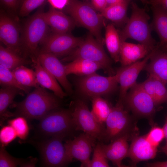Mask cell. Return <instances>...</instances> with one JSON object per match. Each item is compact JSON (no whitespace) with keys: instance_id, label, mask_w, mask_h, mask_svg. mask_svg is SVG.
<instances>
[{"instance_id":"1","label":"cell","mask_w":167,"mask_h":167,"mask_svg":"<svg viewBox=\"0 0 167 167\" xmlns=\"http://www.w3.org/2000/svg\"><path fill=\"white\" fill-rule=\"evenodd\" d=\"M61 99L39 86L28 93L21 101H14L10 106L15 108V111L9 112L8 117L21 116L27 119L40 120L49 112L58 109L61 104Z\"/></svg>"},{"instance_id":"2","label":"cell","mask_w":167,"mask_h":167,"mask_svg":"<svg viewBox=\"0 0 167 167\" xmlns=\"http://www.w3.org/2000/svg\"><path fill=\"white\" fill-rule=\"evenodd\" d=\"M43 6L25 22L21 36L23 56L31 60L37 58L39 46L50 33L44 17Z\"/></svg>"},{"instance_id":"3","label":"cell","mask_w":167,"mask_h":167,"mask_svg":"<svg viewBox=\"0 0 167 167\" xmlns=\"http://www.w3.org/2000/svg\"><path fill=\"white\" fill-rule=\"evenodd\" d=\"M131 17L119 32L121 41H125L129 38L133 39L152 50L157 43L151 34L152 30L148 23L149 15L145 9L139 7L135 2L131 3Z\"/></svg>"},{"instance_id":"4","label":"cell","mask_w":167,"mask_h":167,"mask_svg":"<svg viewBox=\"0 0 167 167\" xmlns=\"http://www.w3.org/2000/svg\"><path fill=\"white\" fill-rule=\"evenodd\" d=\"M75 22L88 29L100 43L103 44L105 40L101 31L104 26V17L88 4L78 0H69L64 8Z\"/></svg>"},{"instance_id":"5","label":"cell","mask_w":167,"mask_h":167,"mask_svg":"<svg viewBox=\"0 0 167 167\" xmlns=\"http://www.w3.org/2000/svg\"><path fill=\"white\" fill-rule=\"evenodd\" d=\"M103 45L90 33L77 48L62 61L71 62L77 58L86 59L100 65L109 76L114 75L115 73L112 67L111 60L105 53Z\"/></svg>"},{"instance_id":"6","label":"cell","mask_w":167,"mask_h":167,"mask_svg":"<svg viewBox=\"0 0 167 167\" xmlns=\"http://www.w3.org/2000/svg\"><path fill=\"white\" fill-rule=\"evenodd\" d=\"M70 109L76 131H81L96 140H104L105 128L95 118L83 100L75 101Z\"/></svg>"},{"instance_id":"7","label":"cell","mask_w":167,"mask_h":167,"mask_svg":"<svg viewBox=\"0 0 167 167\" xmlns=\"http://www.w3.org/2000/svg\"><path fill=\"white\" fill-rule=\"evenodd\" d=\"M49 112L40 119L38 128L43 134L64 137L75 130L70 109H58Z\"/></svg>"},{"instance_id":"8","label":"cell","mask_w":167,"mask_h":167,"mask_svg":"<svg viewBox=\"0 0 167 167\" xmlns=\"http://www.w3.org/2000/svg\"><path fill=\"white\" fill-rule=\"evenodd\" d=\"M118 84L115 75L104 76L95 72L82 76L77 81V86L82 95L92 99L112 93L116 89Z\"/></svg>"},{"instance_id":"9","label":"cell","mask_w":167,"mask_h":167,"mask_svg":"<svg viewBox=\"0 0 167 167\" xmlns=\"http://www.w3.org/2000/svg\"><path fill=\"white\" fill-rule=\"evenodd\" d=\"M83 40L69 33L50 32L40 45L39 53L51 54L58 58L67 56L77 48Z\"/></svg>"},{"instance_id":"10","label":"cell","mask_w":167,"mask_h":167,"mask_svg":"<svg viewBox=\"0 0 167 167\" xmlns=\"http://www.w3.org/2000/svg\"><path fill=\"white\" fill-rule=\"evenodd\" d=\"M124 104V101L118 99L115 106L112 107L105 123L104 140L112 142L128 133L131 121Z\"/></svg>"},{"instance_id":"11","label":"cell","mask_w":167,"mask_h":167,"mask_svg":"<svg viewBox=\"0 0 167 167\" xmlns=\"http://www.w3.org/2000/svg\"><path fill=\"white\" fill-rule=\"evenodd\" d=\"M62 136L52 137L40 144V150L44 165L64 167L71 162L66 154Z\"/></svg>"},{"instance_id":"12","label":"cell","mask_w":167,"mask_h":167,"mask_svg":"<svg viewBox=\"0 0 167 167\" xmlns=\"http://www.w3.org/2000/svg\"><path fill=\"white\" fill-rule=\"evenodd\" d=\"M96 139L83 132L64 143L67 156L71 162L74 159L81 162V167H90V156Z\"/></svg>"},{"instance_id":"13","label":"cell","mask_w":167,"mask_h":167,"mask_svg":"<svg viewBox=\"0 0 167 167\" xmlns=\"http://www.w3.org/2000/svg\"><path fill=\"white\" fill-rule=\"evenodd\" d=\"M124 102L135 113L143 116H150L155 111V103L150 96L136 83L130 89Z\"/></svg>"},{"instance_id":"14","label":"cell","mask_w":167,"mask_h":167,"mask_svg":"<svg viewBox=\"0 0 167 167\" xmlns=\"http://www.w3.org/2000/svg\"><path fill=\"white\" fill-rule=\"evenodd\" d=\"M0 40L5 47L23 57L19 26L2 10L0 15Z\"/></svg>"},{"instance_id":"15","label":"cell","mask_w":167,"mask_h":167,"mask_svg":"<svg viewBox=\"0 0 167 167\" xmlns=\"http://www.w3.org/2000/svg\"><path fill=\"white\" fill-rule=\"evenodd\" d=\"M153 50L141 61H137L130 65L121 66L115 74L120 84L119 99L124 100L128 90L136 82L139 74L149 60Z\"/></svg>"},{"instance_id":"16","label":"cell","mask_w":167,"mask_h":167,"mask_svg":"<svg viewBox=\"0 0 167 167\" xmlns=\"http://www.w3.org/2000/svg\"><path fill=\"white\" fill-rule=\"evenodd\" d=\"M37 58L43 67L55 78L67 94L71 95L72 86L67 78L64 65L58 58L51 54L39 53Z\"/></svg>"},{"instance_id":"17","label":"cell","mask_w":167,"mask_h":167,"mask_svg":"<svg viewBox=\"0 0 167 167\" xmlns=\"http://www.w3.org/2000/svg\"><path fill=\"white\" fill-rule=\"evenodd\" d=\"M148 63L144 69L149 75L167 84V50L160 46L157 43L152 51Z\"/></svg>"},{"instance_id":"18","label":"cell","mask_w":167,"mask_h":167,"mask_svg":"<svg viewBox=\"0 0 167 167\" xmlns=\"http://www.w3.org/2000/svg\"><path fill=\"white\" fill-rule=\"evenodd\" d=\"M157 148L148 141L145 135L136 136L132 139L127 157L135 164L153 159L156 155Z\"/></svg>"},{"instance_id":"19","label":"cell","mask_w":167,"mask_h":167,"mask_svg":"<svg viewBox=\"0 0 167 167\" xmlns=\"http://www.w3.org/2000/svg\"><path fill=\"white\" fill-rule=\"evenodd\" d=\"M129 135L127 133L111 142L108 144L100 142L101 149L107 159L118 167L124 166L122 162L127 157L129 148L127 143Z\"/></svg>"},{"instance_id":"20","label":"cell","mask_w":167,"mask_h":167,"mask_svg":"<svg viewBox=\"0 0 167 167\" xmlns=\"http://www.w3.org/2000/svg\"><path fill=\"white\" fill-rule=\"evenodd\" d=\"M44 17L50 30L54 32L68 33L75 26V22L71 17L51 6L47 11L44 12Z\"/></svg>"},{"instance_id":"21","label":"cell","mask_w":167,"mask_h":167,"mask_svg":"<svg viewBox=\"0 0 167 167\" xmlns=\"http://www.w3.org/2000/svg\"><path fill=\"white\" fill-rule=\"evenodd\" d=\"M152 51L143 44L122 41L119 53V62L122 66L128 65L145 58Z\"/></svg>"},{"instance_id":"22","label":"cell","mask_w":167,"mask_h":167,"mask_svg":"<svg viewBox=\"0 0 167 167\" xmlns=\"http://www.w3.org/2000/svg\"><path fill=\"white\" fill-rule=\"evenodd\" d=\"M32 61L39 85L42 88L52 91L61 99L66 96L67 94L63 90L55 78L43 67L38 58H37Z\"/></svg>"},{"instance_id":"23","label":"cell","mask_w":167,"mask_h":167,"mask_svg":"<svg viewBox=\"0 0 167 167\" xmlns=\"http://www.w3.org/2000/svg\"><path fill=\"white\" fill-rule=\"evenodd\" d=\"M139 84L152 97L156 105L167 101L166 84L161 80L149 75L145 81Z\"/></svg>"},{"instance_id":"24","label":"cell","mask_w":167,"mask_h":167,"mask_svg":"<svg viewBox=\"0 0 167 167\" xmlns=\"http://www.w3.org/2000/svg\"><path fill=\"white\" fill-rule=\"evenodd\" d=\"M131 0H121L116 3L107 6L101 14L104 18L111 21L118 26L123 27L129 19L127 15V11Z\"/></svg>"},{"instance_id":"25","label":"cell","mask_w":167,"mask_h":167,"mask_svg":"<svg viewBox=\"0 0 167 167\" xmlns=\"http://www.w3.org/2000/svg\"><path fill=\"white\" fill-rule=\"evenodd\" d=\"M153 19L150 24L152 30L155 31L159 37L160 46L167 45V12L160 7L151 5Z\"/></svg>"},{"instance_id":"26","label":"cell","mask_w":167,"mask_h":167,"mask_svg":"<svg viewBox=\"0 0 167 167\" xmlns=\"http://www.w3.org/2000/svg\"><path fill=\"white\" fill-rule=\"evenodd\" d=\"M67 75L73 74L81 76L92 74L99 69H103L99 64L82 58L75 59L64 65Z\"/></svg>"},{"instance_id":"27","label":"cell","mask_w":167,"mask_h":167,"mask_svg":"<svg viewBox=\"0 0 167 167\" xmlns=\"http://www.w3.org/2000/svg\"><path fill=\"white\" fill-rule=\"evenodd\" d=\"M104 40L112 58L115 62H119V53L122 41L119 32L113 24H109L106 27Z\"/></svg>"},{"instance_id":"28","label":"cell","mask_w":167,"mask_h":167,"mask_svg":"<svg viewBox=\"0 0 167 167\" xmlns=\"http://www.w3.org/2000/svg\"><path fill=\"white\" fill-rule=\"evenodd\" d=\"M32 62L31 59L20 55L12 50L0 45V65L12 71L16 67Z\"/></svg>"},{"instance_id":"29","label":"cell","mask_w":167,"mask_h":167,"mask_svg":"<svg viewBox=\"0 0 167 167\" xmlns=\"http://www.w3.org/2000/svg\"><path fill=\"white\" fill-rule=\"evenodd\" d=\"M25 93L22 90L14 87H2L0 89V118H6L8 107L14 102L13 100L18 95L24 96Z\"/></svg>"},{"instance_id":"30","label":"cell","mask_w":167,"mask_h":167,"mask_svg":"<svg viewBox=\"0 0 167 167\" xmlns=\"http://www.w3.org/2000/svg\"><path fill=\"white\" fill-rule=\"evenodd\" d=\"M13 75L22 85L29 88L39 87L35 71L24 65L19 66L11 71Z\"/></svg>"},{"instance_id":"31","label":"cell","mask_w":167,"mask_h":167,"mask_svg":"<svg viewBox=\"0 0 167 167\" xmlns=\"http://www.w3.org/2000/svg\"><path fill=\"white\" fill-rule=\"evenodd\" d=\"M91 99L92 110L91 111L96 120L103 125L105 123L112 106L101 96H96Z\"/></svg>"},{"instance_id":"32","label":"cell","mask_w":167,"mask_h":167,"mask_svg":"<svg viewBox=\"0 0 167 167\" xmlns=\"http://www.w3.org/2000/svg\"><path fill=\"white\" fill-rule=\"evenodd\" d=\"M37 161L36 158L22 160L15 158L8 153L5 147L0 146V167H34Z\"/></svg>"},{"instance_id":"33","label":"cell","mask_w":167,"mask_h":167,"mask_svg":"<svg viewBox=\"0 0 167 167\" xmlns=\"http://www.w3.org/2000/svg\"><path fill=\"white\" fill-rule=\"evenodd\" d=\"M0 83L2 87L10 86L18 88L25 93L29 92L31 88L24 86L17 81L11 71L0 65Z\"/></svg>"},{"instance_id":"34","label":"cell","mask_w":167,"mask_h":167,"mask_svg":"<svg viewBox=\"0 0 167 167\" xmlns=\"http://www.w3.org/2000/svg\"><path fill=\"white\" fill-rule=\"evenodd\" d=\"M27 120L24 117L18 116L8 121V124L15 130L17 137L22 140L27 138L29 132V128Z\"/></svg>"},{"instance_id":"35","label":"cell","mask_w":167,"mask_h":167,"mask_svg":"<svg viewBox=\"0 0 167 167\" xmlns=\"http://www.w3.org/2000/svg\"><path fill=\"white\" fill-rule=\"evenodd\" d=\"M100 145L98 142L94 146L90 167H108L109 165Z\"/></svg>"},{"instance_id":"36","label":"cell","mask_w":167,"mask_h":167,"mask_svg":"<svg viewBox=\"0 0 167 167\" xmlns=\"http://www.w3.org/2000/svg\"><path fill=\"white\" fill-rule=\"evenodd\" d=\"M17 137L16 131L11 126L8 124L3 126L0 131V146L5 147Z\"/></svg>"},{"instance_id":"37","label":"cell","mask_w":167,"mask_h":167,"mask_svg":"<svg viewBox=\"0 0 167 167\" xmlns=\"http://www.w3.org/2000/svg\"><path fill=\"white\" fill-rule=\"evenodd\" d=\"M46 0H24L20 7L19 14L22 17L28 15L33 10L42 6Z\"/></svg>"},{"instance_id":"38","label":"cell","mask_w":167,"mask_h":167,"mask_svg":"<svg viewBox=\"0 0 167 167\" xmlns=\"http://www.w3.org/2000/svg\"><path fill=\"white\" fill-rule=\"evenodd\" d=\"M145 136L148 141L156 147L165 138L163 128L157 126L153 127Z\"/></svg>"},{"instance_id":"39","label":"cell","mask_w":167,"mask_h":167,"mask_svg":"<svg viewBox=\"0 0 167 167\" xmlns=\"http://www.w3.org/2000/svg\"><path fill=\"white\" fill-rule=\"evenodd\" d=\"M3 6L11 13H16L22 3V0H0Z\"/></svg>"},{"instance_id":"40","label":"cell","mask_w":167,"mask_h":167,"mask_svg":"<svg viewBox=\"0 0 167 167\" xmlns=\"http://www.w3.org/2000/svg\"><path fill=\"white\" fill-rule=\"evenodd\" d=\"M47 1L51 7L61 10L64 9L67 6L69 0H47Z\"/></svg>"},{"instance_id":"41","label":"cell","mask_w":167,"mask_h":167,"mask_svg":"<svg viewBox=\"0 0 167 167\" xmlns=\"http://www.w3.org/2000/svg\"><path fill=\"white\" fill-rule=\"evenodd\" d=\"M92 6L101 13L107 6L106 0H91Z\"/></svg>"},{"instance_id":"42","label":"cell","mask_w":167,"mask_h":167,"mask_svg":"<svg viewBox=\"0 0 167 167\" xmlns=\"http://www.w3.org/2000/svg\"><path fill=\"white\" fill-rule=\"evenodd\" d=\"M151 5L158 6L167 12V0H148Z\"/></svg>"},{"instance_id":"43","label":"cell","mask_w":167,"mask_h":167,"mask_svg":"<svg viewBox=\"0 0 167 167\" xmlns=\"http://www.w3.org/2000/svg\"><path fill=\"white\" fill-rule=\"evenodd\" d=\"M147 166L151 167H167V161H157L152 163H148Z\"/></svg>"},{"instance_id":"44","label":"cell","mask_w":167,"mask_h":167,"mask_svg":"<svg viewBox=\"0 0 167 167\" xmlns=\"http://www.w3.org/2000/svg\"><path fill=\"white\" fill-rule=\"evenodd\" d=\"M163 128L164 130L165 135V138L166 139V144H167V117L166 118L165 124L164 125Z\"/></svg>"},{"instance_id":"45","label":"cell","mask_w":167,"mask_h":167,"mask_svg":"<svg viewBox=\"0 0 167 167\" xmlns=\"http://www.w3.org/2000/svg\"><path fill=\"white\" fill-rule=\"evenodd\" d=\"M107 2V6L112 5L116 3L121 0H106Z\"/></svg>"},{"instance_id":"46","label":"cell","mask_w":167,"mask_h":167,"mask_svg":"<svg viewBox=\"0 0 167 167\" xmlns=\"http://www.w3.org/2000/svg\"><path fill=\"white\" fill-rule=\"evenodd\" d=\"M161 151L167 155V144H166L162 148Z\"/></svg>"},{"instance_id":"47","label":"cell","mask_w":167,"mask_h":167,"mask_svg":"<svg viewBox=\"0 0 167 167\" xmlns=\"http://www.w3.org/2000/svg\"><path fill=\"white\" fill-rule=\"evenodd\" d=\"M141 2L144 4H149V2L148 0H139Z\"/></svg>"},{"instance_id":"48","label":"cell","mask_w":167,"mask_h":167,"mask_svg":"<svg viewBox=\"0 0 167 167\" xmlns=\"http://www.w3.org/2000/svg\"><path fill=\"white\" fill-rule=\"evenodd\" d=\"M159 46L162 47L163 48H164V49H166V50H167V45H164V46H160V45H159Z\"/></svg>"},{"instance_id":"49","label":"cell","mask_w":167,"mask_h":167,"mask_svg":"<svg viewBox=\"0 0 167 167\" xmlns=\"http://www.w3.org/2000/svg\"><path fill=\"white\" fill-rule=\"evenodd\" d=\"M24 0H22V1H23Z\"/></svg>"},{"instance_id":"50","label":"cell","mask_w":167,"mask_h":167,"mask_svg":"<svg viewBox=\"0 0 167 167\" xmlns=\"http://www.w3.org/2000/svg\"></svg>"}]
</instances>
